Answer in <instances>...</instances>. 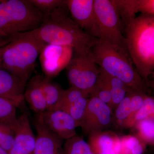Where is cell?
<instances>
[{
  "mask_svg": "<svg viewBox=\"0 0 154 154\" xmlns=\"http://www.w3.org/2000/svg\"><path fill=\"white\" fill-rule=\"evenodd\" d=\"M71 19L80 28L99 38L94 9V0H66Z\"/></svg>",
  "mask_w": 154,
  "mask_h": 154,
  "instance_id": "30bf717a",
  "label": "cell"
},
{
  "mask_svg": "<svg viewBox=\"0 0 154 154\" xmlns=\"http://www.w3.org/2000/svg\"><path fill=\"white\" fill-rule=\"evenodd\" d=\"M68 12L67 5L56 9L45 16L37 29L25 33L45 44L69 46L78 54H91V49L98 38L80 28Z\"/></svg>",
  "mask_w": 154,
  "mask_h": 154,
  "instance_id": "6da1fadb",
  "label": "cell"
},
{
  "mask_svg": "<svg viewBox=\"0 0 154 154\" xmlns=\"http://www.w3.org/2000/svg\"><path fill=\"white\" fill-rule=\"evenodd\" d=\"M88 97H84L64 107L60 110H64L69 114L76 122L77 126L80 127L85 113L89 100Z\"/></svg>",
  "mask_w": 154,
  "mask_h": 154,
  "instance_id": "cb8c5ba5",
  "label": "cell"
},
{
  "mask_svg": "<svg viewBox=\"0 0 154 154\" xmlns=\"http://www.w3.org/2000/svg\"><path fill=\"white\" fill-rule=\"evenodd\" d=\"M0 154H8V153L4 150L2 148L0 147Z\"/></svg>",
  "mask_w": 154,
  "mask_h": 154,
  "instance_id": "d6a6232c",
  "label": "cell"
},
{
  "mask_svg": "<svg viewBox=\"0 0 154 154\" xmlns=\"http://www.w3.org/2000/svg\"><path fill=\"white\" fill-rule=\"evenodd\" d=\"M113 120L110 106L97 97H91L80 127L84 134H90L109 127Z\"/></svg>",
  "mask_w": 154,
  "mask_h": 154,
  "instance_id": "9c48e42d",
  "label": "cell"
},
{
  "mask_svg": "<svg viewBox=\"0 0 154 154\" xmlns=\"http://www.w3.org/2000/svg\"><path fill=\"white\" fill-rule=\"evenodd\" d=\"M63 151L64 154H96L89 144L77 135L66 140Z\"/></svg>",
  "mask_w": 154,
  "mask_h": 154,
  "instance_id": "ffe728a7",
  "label": "cell"
},
{
  "mask_svg": "<svg viewBox=\"0 0 154 154\" xmlns=\"http://www.w3.org/2000/svg\"><path fill=\"white\" fill-rule=\"evenodd\" d=\"M134 126L137 137L145 143L154 145V118H147L138 121Z\"/></svg>",
  "mask_w": 154,
  "mask_h": 154,
  "instance_id": "7402d4cb",
  "label": "cell"
},
{
  "mask_svg": "<svg viewBox=\"0 0 154 154\" xmlns=\"http://www.w3.org/2000/svg\"><path fill=\"white\" fill-rule=\"evenodd\" d=\"M94 9L99 38L128 52L121 20L113 0H94Z\"/></svg>",
  "mask_w": 154,
  "mask_h": 154,
  "instance_id": "8992f818",
  "label": "cell"
},
{
  "mask_svg": "<svg viewBox=\"0 0 154 154\" xmlns=\"http://www.w3.org/2000/svg\"><path fill=\"white\" fill-rule=\"evenodd\" d=\"M119 154H143L146 144L137 136L126 135L120 138Z\"/></svg>",
  "mask_w": 154,
  "mask_h": 154,
  "instance_id": "d6986e66",
  "label": "cell"
},
{
  "mask_svg": "<svg viewBox=\"0 0 154 154\" xmlns=\"http://www.w3.org/2000/svg\"><path fill=\"white\" fill-rule=\"evenodd\" d=\"M44 18L29 0H0V48L19 34L36 30Z\"/></svg>",
  "mask_w": 154,
  "mask_h": 154,
  "instance_id": "277c9868",
  "label": "cell"
},
{
  "mask_svg": "<svg viewBox=\"0 0 154 154\" xmlns=\"http://www.w3.org/2000/svg\"><path fill=\"white\" fill-rule=\"evenodd\" d=\"M127 51L145 81L154 71V16L140 14L125 27Z\"/></svg>",
  "mask_w": 154,
  "mask_h": 154,
  "instance_id": "3957f363",
  "label": "cell"
},
{
  "mask_svg": "<svg viewBox=\"0 0 154 154\" xmlns=\"http://www.w3.org/2000/svg\"><path fill=\"white\" fill-rule=\"evenodd\" d=\"M131 91H130L128 93L124 99L115 108L114 119L116 124L119 126L126 127L127 122L131 115Z\"/></svg>",
  "mask_w": 154,
  "mask_h": 154,
  "instance_id": "603a6c76",
  "label": "cell"
},
{
  "mask_svg": "<svg viewBox=\"0 0 154 154\" xmlns=\"http://www.w3.org/2000/svg\"><path fill=\"white\" fill-rule=\"evenodd\" d=\"M38 114L47 128L62 140H67L76 135V122L64 110H47Z\"/></svg>",
  "mask_w": 154,
  "mask_h": 154,
  "instance_id": "8fae6325",
  "label": "cell"
},
{
  "mask_svg": "<svg viewBox=\"0 0 154 154\" xmlns=\"http://www.w3.org/2000/svg\"><path fill=\"white\" fill-rule=\"evenodd\" d=\"M147 118H154V97L151 95H146L143 104L135 114L134 124V125L137 122Z\"/></svg>",
  "mask_w": 154,
  "mask_h": 154,
  "instance_id": "4316f807",
  "label": "cell"
},
{
  "mask_svg": "<svg viewBox=\"0 0 154 154\" xmlns=\"http://www.w3.org/2000/svg\"><path fill=\"white\" fill-rule=\"evenodd\" d=\"M148 79H154V71L153 72H152L150 74V75L149 76Z\"/></svg>",
  "mask_w": 154,
  "mask_h": 154,
  "instance_id": "1f68e13d",
  "label": "cell"
},
{
  "mask_svg": "<svg viewBox=\"0 0 154 154\" xmlns=\"http://www.w3.org/2000/svg\"><path fill=\"white\" fill-rule=\"evenodd\" d=\"M88 143L96 154H119L120 137L113 132L92 133Z\"/></svg>",
  "mask_w": 154,
  "mask_h": 154,
  "instance_id": "9a60e30c",
  "label": "cell"
},
{
  "mask_svg": "<svg viewBox=\"0 0 154 154\" xmlns=\"http://www.w3.org/2000/svg\"><path fill=\"white\" fill-rule=\"evenodd\" d=\"M24 99L36 113H40L48 110L47 102L39 85V75L33 77L26 85Z\"/></svg>",
  "mask_w": 154,
  "mask_h": 154,
  "instance_id": "2e32d148",
  "label": "cell"
},
{
  "mask_svg": "<svg viewBox=\"0 0 154 154\" xmlns=\"http://www.w3.org/2000/svg\"><path fill=\"white\" fill-rule=\"evenodd\" d=\"M16 120L0 121V147L8 154L13 146L15 140L14 124Z\"/></svg>",
  "mask_w": 154,
  "mask_h": 154,
  "instance_id": "44dd1931",
  "label": "cell"
},
{
  "mask_svg": "<svg viewBox=\"0 0 154 154\" xmlns=\"http://www.w3.org/2000/svg\"><path fill=\"white\" fill-rule=\"evenodd\" d=\"M14 128L15 140L8 154H34L36 137L27 113H23L17 118Z\"/></svg>",
  "mask_w": 154,
  "mask_h": 154,
  "instance_id": "7c38bea8",
  "label": "cell"
},
{
  "mask_svg": "<svg viewBox=\"0 0 154 154\" xmlns=\"http://www.w3.org/2000/svg\"><path fill=\"white\" fill-rule=\"evenodd\" d=\"M96 97L109 105L112 109L111 95L108 86L99 77L98 81L90 94V97Z\"/></svg>",
  "mask_w": 154,
  "mask_h": 154,
  "instance_id": "83f0119b",
  "label": "cell"
},
{
  "mask_svg": "<svg viewBox=\"0 0 154 154\" xmlns=\"http://www.w3.org/2000/svg\"><path fill=\"white\" fill-rule=\"evenodd\" d=\"M146 94H143L140 92L136 91H131V114L129 119H128L126 125V127H131L134 126V117L136 113L140 110L143 104L144 101Z\"/></svg>",
  "mask_w": 154,
  "mask_h": 154,
  "instance_id": "f1b7e54d",
  "label": "cell"
},
{
  "mask_svg": "<svg viewBox=\"0 0 154 154\" xmlns=\"http://www.w3.org/2000/svg\"><path fill=\"white\" fill-rule=\"evenodd\" d=\"M146 82L147 86L152 91V92L154 93V79H148L146 80Z\"/></svg>",
  "mask_w": 154,
  "mask_h": 154,
  "instance_id": "4dcf8cb0",
  "label": "cell"
},
{
  "mask_svg": "<svg viewBox=\"0 0 154 154\" xmlns=\"http://www.w3.org/2000/svg\"><path fill=\"white\" fill-rule=\"evenodd\" d=\"M138 12L141 14L154 16V0H140Z\"/></svg>",
  "mask_w": 154,
  "mask_h": 154,
  "instance_id": "f546056e",
  "label": "cell"
},
{
  "mask_svg": "<svg viewBox=\"0 0 154 154\" xmlns=\"http://www.w3.org/2000/svg\"><path fill=\"white\" fill-rule=\"evenodd\" d=\"M45 44L26 33L0 48V68L28 81Z\"/></svg>",
  "mask_w": 154,
  "mask_h": 154,
  "instance_id": "5b68a950",
  "label": "cell"
},
{
  "mask_svg": "<svg viewBox=\"0 0 154 154\" xmlns=\"http://www.w3.org/2000/svg\"><path fill=\"white\" fill-rule=\"evenodd\" d=\"M66 69L70 87L90 95L101 72L100 68L95 62L92 54L84 55L74 52Z\"/></svg>",
  "mask_w": 154,
  "mask_h": 154,
  "instance_id": "52a82bcc",
  "label": "cell"
},
{
  "mask_svg": "<svg viewBox=\"0 0 154 154\" xmlns=\"http://www.w3.org/2000/svg\"><path fill=\"white\" fill-rule=\"evenodd\" d=\"M74 50L69 46L45 44L39 55V61L45 76L50 79L66 69L70 61Z\"/></svg>",
  "mask_w": 154,
  "mask_h": 154,
  "instance_id": "ba28073f",
  "label": "cell"
},
{
  "mask_svg": "<svg viewBox=\"0 0 154 154\" xmlns=\"http://www.w3.org/2000/svg\"><path fill=\"white\" fill-rule=\"evenodd\" d=\"M34 123L37 135L34 154H64L63 140L47 128L39 114Z\"/></svg>",
  "mask_w": 154,
  "mask_h": 154,
  "instance_id": "4fadbf2b",
  "label": "cell"
},
{
  "mask_svg": "<svg viewBox=\"0 0 154 154\" xmlns=\"http://www.w3.org/2000/svg\"><path fill=\"white\" fill-rule=\"evenodd\" d=\"M122 25L123 30L137 17L140 0H113Z\"/></svg>",
  "mask_w": 154,
  "mask_h": 154,
  "instance_id": "ac0fdd59",
  "label": "cell"
},
{
  "mask_svg": "<svg viewBox=\"0 0 154 154\" xmlns=\"http://www.w3.org/2000/svg\"><path fill=\"white\" fill-rule=\"evenodd\" d=\"M27 82L11 72L0 68V97L13 101L19 107L24 100Z\"/></svg>",
  "mask_w": 154,
  "mask_h": 154,
  "instance_id": "5bb4252c",
  "label": "cell"
},
{
  "mask_svg": "<svg viewBox=\"0 0 154 154\" xmlns=\"http://www.w3.org/2000/svg\"><path fill=\"white\" fill-rule=\"evenodd\" d=\"M39 85L46 100L48 110L57 109L65 90L44 75H39Z\"/></svg>",
  "mask_w": 154,
  "mask_h": 154,
  "instance_id": "e0dca14e",
  "label": "cell"
},
{
  "mask_svg": "<svg viewBox=\"0 0 154 154\" xmlns=\"http://www.w3.org/2000/svg\"><path fill=\"white\" fill-rule=\"evenodd\" d=\"M29 1L44 16L50 14L56 9L66 5V0H29Z\"/></svg>",
  "mask_w": 154,
  "mask_h": 154,
  "instance_id": "d4e9b609",
  "label": "cell"
},
{
  "mask_svg": "<svg viewBox=\"0 0 154 154\" xmlns=\"http://www.w3.org/2000/svg\"><path fill=\"white\" fill-rule=\"evenodd\" d=\"M18 105L15 102L0 97V121H13L17 119Z\"/></svg>",
  "mask_w": 154,
  "mask_h": 154,
  "instance_id": "484cf974",
  "label": "cell"
},
{
  "mask_svg": "<svg viewBox=\"0 0 154 154\" xmlns=\"http://www.w3.org/2000/svg\"><path fill=\"white\" fill-rule=\"evenodd\" d=\"M91 52L97 65L108 74L118 78L132 91L151 95L126 51L98 38Z\"/></svg>",
  "mask_w": 154,
  "mask_h": 154,
  "instance_id": "7a4b0ae2",
  "label": "cell"
}]
</instances>
